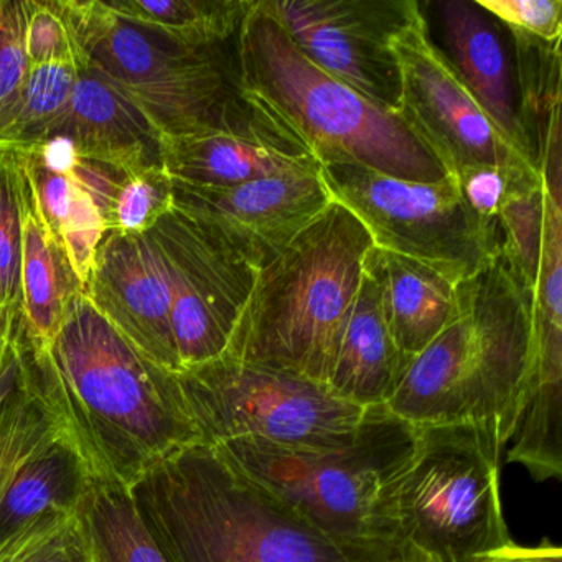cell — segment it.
I'll return each mask as SVG.
<instances>
[{
    "instance_id": "6da1fadb",
    "label": "cell",
    "mask_w": 562,
    "mask_h": 562,
    "mask_svg": "<svg viewBox=\"0 0 562 562\" xmlns=\"http://www.w3.org/2000/svg\"><path fill=\"white\" fill-rule=\"evenodd\" d=\"M38 351L94 479L131 490L167 457L202 443L177 373L140 353L87 295Z\"/></svg>"
},
{
    "instance_id": "7a4b0ae2",
    "label": "cell",
    "mask_w": 562,
    "mask_h": 562,
    "mask_svg": "<svg viewBox=\"0 0 562 562\" xmlns=\"http://www.w3.org/2000/svg\"><path fill=\"white\" fill-rule=\"evenodd\" d=\"M457 297L456 318L411 361L386 407L414 427L493 424L508 443L535 368L532 289L498 252Z\"/></svg>"
},
{
    "instance_id": "3957f363",
    "label": "cell",
    "mask_w": 562,
    "mask_h": 562,
    "mask_svg": "<svg viewBox=\"0 0 562 562\" xmlns=\"http://www.w3.org/2000/svg\"><path fill=\"white\" fill-rule=\"evenodd\" d=\"M416 436L413 424L386 406H373L341 446L294 449L232 440L212 447L334 546L345 562H404L396 492Z\"/></svg>"
},
{
    "instance_id": "277c9868",
    "label": "cell",
    "mask_w": 562,
    "mask_h": 562,
    "mask_svg": "<svg viewBox=\"0 0 562 562\" xmlns=\"http://www.w3.org/2000/svg\"><path fill=\"white\" fill-rule=\"evenodd\" d=\"M373 239L331 202L271 265L225 355L327 386Z\"/></svg>"
},
{
    "instance_id": "5b68a950",
    "label": "cell",
    "mask_w": 562,
    "mask_h": 562,
    "mask_svg": "<svg viewBox=\"0 0 562 562\" xmlns=\"http://www.w3.org/2000/svg\"><path fill=\"white\" fill-rule=\"evenodd\" d=\"M243 85L318 164H358L397 179L439 182L447 173L397 114L387 113L308 60L266 0L238 32Z\"/></svg>"
},
{
    "instance_id": "8992f818",
    "label": "cell",
    "mask_w": 562,
    "mask_h": 562,
    "mask_svg": "<svg viewBox=\"0 0 562 562\" xmlns=\"http://www.w3.org/2000/svg\"><path fill=\"white\" fill-rule=\"evenodd\" d=\"M131 493L170 562H345L206 443L167 457Z\"/></svg>"
},
{
    "instance_id": "52a82bcc",
    "label": "cell",
    "mask_w": 562,
    "mask_h": 562,
    "mask_svg": "<svg viewBox=\"0 0 562 562\" xmlns=\"http://www.w3.org/2000/svg\"><path fill=\"white\" fill-rule=\"evenodd\" d=\"M88 64L113 81L164 137L246 127L268 111L246 93L238 35L189 47L131 24L104 0H68Z\"/></svg>"
},
{
    "instance_id": "ba28073f",
    "label": "cell",
    "mask_w": 562,
    "mask_h": 562,
    "mask_svg": "<svg viewBox=\"0 0 562 562\" xmlns=\"http://www.w3.org/2000/svg\"><path fill=\"white\" fill-rule=\"evenodd\" d=\"M396 492L404 562H482L509 541L499 469L506 442L493 424L416 427Z\"/></svg>"
},
{
    "instance_id": "9c48e42d",
    "label": "cell",
    "mask_w": 562,
    "mask_h": 562,
    "mask_svg": "<svg viewBox=\"0 0 562 562\" xmlns=\"http://www.w3.org/2000/svg\"><path fill=\"white\" fill-rule=\"evenodd\" d=\"M202 443L259 440L294 449L348 442L364 411L325 384L223 355L177 373Z\"/></svg>"
},
{
    "instance_id": "30bf717a",
    "label": "cell",
    "mask_w": 562,
    "mask_h": 562,
    "mask_svg": "<svg viewBox=\"0 0 562 562\" xmlns=\"http://www.w3.org/2000/svg\"><path fill=\"white\" fill-rule=\"evenodd\" d=\"M318 173L376 248L426 262L457 282L502 252L498 228L472 212L453 177L414 182L345 162L321 164Z\"/></svg>"
},
{
    "instance_id": "8fae6325",
    "label": "cell",
    "mask_w": 562,
    "mask_h": 562,
    "mask_svg": "<svg viewBox=\"0 0 562 562\" xmlns=\"http://www.w3.org/2000/svg\"><path fill=\"white\" fill-rule=\"evenodd\" d=\"M169 274L170 322L180 368L228 351L258 272L209 229L173 209L149 232Z\"/></svg>"
},
{
    "instance_id": "7c38bea8",
    "label": "cell",
    "mask_w": 562,
    "mask_h": 562,
    "mask_svg": "<svg viewBox=\"0 0 562 562\" xmlns=\"http://www.w3.org/2000/svg\"><path fill=\"white\" fill-rule=\"evenodd\" d=\"M394 54L401 75L397 116L432 154L447 176L457 179L475 167L535 169L499 136L463 87L439 45L430 37L423 9L419 8L413 21L394 38Z\"/></svg>"
},
{
    "instance_id": "4fadbf2b",
    "label": "cell",
    "mask_w": 562,
    "mask_h": 562,
    "mask_svg": "<svg viewBox=\"0 0 562 562\" xmlns=\"http://www.w3.org/2000/svg\"><path fill=\"white\" fill-rule=\"evenodd\" d=\"M302 54L387 113L397 114L401 75L394 38L416 0H266Z\"/></svg>"
},
{
    "instance_id": "5bb4252c",
    "label": "cell",
    "mask_w": 562,
    "mask_h": 562,
    "mask_svg": "<svg viewBox=\"0 0 562 562\" xmlns=\"http://www.w3.org/2000/svg\"><path fill=\"white\" fill-rule=\"evenodd\" d=\"M318 170L233 187L173 182V209L195 220L259 272L334 202Z\"/></svg>"
},
{
    "instance_id": "9a60e30c",
    "label": "cell",
    "mask_w": 562,
    "mask_h": 562,
    "mask_svg": "<svg viewBox=\"0 0 562 562\" xmlns=\"http://www.w3.org/2000/svg\"><path fill=\"white\" fill-rule=\"evenodd\" d=\"M98 312L140 353L179 373L169 274L153 236L106 233L85 291Z\"/></svg>"
},
{
    "instance_id": "2e32d148",
    "label": "cell",
    "mask_w": 562,
    "mask_h": 562,
    "mask_svg": "<svg viewBox=\"0 0 562 562\" xmlns=\"http://www.w3.org/2000/svg\"><path fill=\"white\" fill-rule=\"evenodd\" d=\"M65 437L70 427L22 302L0 308V502L29 462Z\"/></svg>"
},
{
    "instance_id": "e0dca14e",
    "label": "cell",
    "mask_w": 562,
    "mask_h": 562,
    "mask_svg": "<svg viewBox=\"0 0 562 562\" xmlns=\"http://www.w3.org/2000/svg\"><path fill=\"white\" fill-rule=\"evenodd\" d=\"M432 8L446 45V52L440 50L443 57L499 136L535 167L522 130L515 52L508 29L476 0H440Z\"/></svg>"
},
{
    "instance_id": "ac0fdd59",
    "label": "cell",
    "mask_w": 562,
    "mask_h": 562,
    "mask_svg": "<svg viewBox=\"0 0 562 562\" xmlns=\"http://www.w3.org/2000/svg\"><path fill=\"white\" fill-rule=\"evenodd\" d=\"M160 164L172 182L193 187H233L321 169L311 150L269 113L246 127L164 137Z\"/></svg>"
},
{
    "instance_id": "d6986e66",
    "label": "cell",
    "mask_w": 562,
    "mask_h": 562,
    "mask_svg": "<svg viewBox=\"0 0 562 562\" xmlns=\"http://www.w3.org/2000/svg\"><path fill=\"white\" fill-rule=\"evenodd\" d=\"M67 137L81 159L131 172L160 164V136L133 101L88 65L48 137ZM47 137V139H48Z\"/></svg>"
},
{
    "instance_id": "ffe728a7",
    "label": "cell",
    "mask_w": 562,
    "mask_h": 562,
    "mask_svg": "<svg viewBox=\"0 0 562 562\" xmlns=\"http://www.w3.org/2000/svg\"><path fill=\"white\" fill-rule=\"evenodd\" d=\"M411 361L413 358L401 351L387 327L376 281L364 272L341 335L328 390L361 409L386 406L403 383Z\"/></svg>"
},
{
    "instance_id": "44dd1931",
    "label": "cell",
    "mask_w": 562,
    "mask_h": 562,
    "mask_svg": "<svg viewBox=\"0 0 562 562\" xmlns=\"http://www.w3.org/2000/svg\"><path fill=\"white\" fill-rule=\"evenodd\" d=\"M364 272L376 281L384 318L397 347L416 358L459 311V282L409 256L373 248Z\"/></svg>"
},
{
    "instance_id": "7402d4cb",
    "label": "cell",
    "mask_w": 562,
    "mask_h": 562,
    "mask_svg": "<svg viewBox=\"0 0 562 562\" xmlns=\"http://www.w3.org/2000/svg\"><path fill=\"white\" fill-rule=\"evenodd\" d=\"M21 157V156H19ZM22 164V160H21ZM21 302L25 327L35 347L54 341L78 294L80 281L42 212L37 190L22 164Z\"/></svg>"
},
{
    "instance_id": "603a6c76",
    "label": "cell",
    "mask_w": 562,
    "mask_h": 562,
    "mask_svg": "<svg viewBox=\"0 0 562 562\" xmlns=\"http://www.w3.org/2000/svg\"><path fill=\"white\" fill-rule=\"evenodd\" d=\"M93 472L71 437L27 463L0 502V539L35 516L77 509L87 495Z\"/></svg>"
},
{
    "instance_id": "cb8c5ba5",
    "label": "cell",
    "mask_w": 562,
    "mask_h": 562,
    "mask_svg": "<svg viewBox=\"0 0 562 562\" xmlns=\"http://www.w3.org/2000/svg\"><path fill=\"white\" fill-rule=\"evenodd\" d=\"M77 512L87 562H170L126 486L93 476Z\"/></svg>"
},
{
    "instance_id": "d4e9b609",
    "label": "cell",
    "mask_w": 562,
    "mask_h": 562,
    "mask_svg": "<svg viewBox=\"0 0 562 562\" xmlns=\"http://www.w3.org/2000/svg\"><path fill=\"white\" fill-rule=\"evenodd\" d=\"M21 156L25 172L31 177L42 212L57 241L64 248L81 288L87 291L98 249L106 235L103 215L91 193L77 176H61L45 169L29 154Z\"/></svg>"
},
{
    "instance_id": "484cf974",
    "label": "cell",
    "mask_w": 562,
    "mask_h": 562,
    "mask_svg": "<svg viewBox=\"0 0 562 562\" xmlns=\"http://www.w3.org/2000/svg\"><path fill=\"white\" fill-rule=\"evenodd\" d=\"M131 24L189 47H212L238 35L256 0H104Z\"/></svg>"
},
{
    "instance_id": "4316f807",
    "label": "cell",
    "mask_w": 562,
    "mask_h": 562,
    "mask_svg": "<svg viewBox=\"0 0 562 562\" xmlns=\"http://www.w3.org/2000/svg\"><path fill=\"white\" fill-rule=\"evenodd\" d=\"M508 31L515 52L522 130L531 162L539 170L549 127L561 114V41L544 42Z\"/></svg>"
},
{
    "instance_id": "83f0119b",
    "label": "cell",
    "mask_w": 562,
    "mask_h": 562,
    "mask_svg": "<svg viewBox=\"0 0 562 562\" xmlns=\"http://www.w3.org/2000/svg\"><path fill=\"white\" fill-rule=\"evenodd\" d=\"M535 370L562 374V205L544 190L541 258L532 288Z\"/></svg>"
},
{
    "instance_id": "f1b7e54d",
    "label": "cell",
    "mask_w": 562,
    "mask_h": 562,
    "mask_svg": "<svg viewBox=\"0 0 562 562\" xmlns=\"http://www.w3.org/2000/svg\"><path fill=\"white\" fill-rule=\"evenodd\" d=\"M496 228L503 256L525 284L535 288L544 228V186L538 170L518 169L509 173Z\"/></svg>"
},
{
    "instance_id": "f546056e",
    "label": "cell",
    "mask_w": 562,
    "mask_h": 562,
    "mask_svg": "<svg viewBox=\"0 0 562 562\" xmlns=\"http://www.w3.org/2000/svg\"><path fill=\"white\" fill-rule=\"evenodd\" d=\"M81 70L68 64L32 67L18 114L0 139V149H18L47 139L70 103Z\"/></svg>"
},
{
    "instance_id": "4dcf8cb0",
    "label": "cell",
    "mask_w": 562,
    "mask_h": 562,
    "mask_svg": "<svg viewBox=\"0 0 562 562\" xmlns=\"http://www.w3.org/2000/svg\"><path fill=\"white\" fill-rule=\"evenodd\" d=\"M173 210V182L162 166L121 173L103 210L106 233L147 235Z\"/></svg>"
},
{
    "instance_id": "1f68e13d",
    "label": "cell",
    "mask_w": 562,
    "mask_h": 562,
    "mask_svg": "<svg viewBox=\"0 0 562 562\" xmlns=\"http://www.w3.org/2000/svg\"><path fill=\"white\" fill-rule=\"evenodd\" d=\"M77 509L42 513L0 539V562H87Z\"/></svg>"
},
{
    "instance_id": "d6a6232c",
    "label": "cell",
    "mask_w": 562,
    "mask_h": 562,
    "mask_svg": "<svg viewBox=\"0 0 562 562\" xmlns=\"http://www.w3.org/2000/svg\"><path fill=\"white\" fill-rule=\"evenodd\" d=\"M24 47L31 68L58 64L87 68L90 65L78 44L77 29L68 0H29Z\"/></svg>"
},
{
    "instance_id": "836d02e7",
    "label": "cell",
    "mask_w": 562,
    "mask_h": 562,
    "mask_svg": "<svg viewBox=\"0 0 562 562\" xmlns=\"http://www.w3.org/2000/svg\"><path fill=\"white\" fill-rule=\"evenodd\" d=\"M21 157L0 149V308L21 302Z\"/></svg>"
},
{
    "instance_id": "e575fe53",
    "label": "cell",
    "mask_w": 562,
    "mask_h": 562,
    "mask_svg": "<svg viewBox=\"0 0 562 562\" xmlns=\"http://www.w3.org/2000/svg\"><path fill=\"white\" fill-rule=\"evenodd\" d=\"M29 0H0V139L18 114L31 74L24 35Z\"/></svg>"
},
{
    "instance_id": "d590c367",
    "label": "cell",
    "mask_w": 562,
    "mask_h": 562,
    "mask_svg": "<svg viewBox=\"0 0 562 562\" xmlns=\"http://www.w3.org/2000/svg\"><path fill=\"white\" fill-rule=\"evenodd\" d=\"M496 21L512 31L544 42L562 37V0H476Z\"/></svg>"
},
{
    "instance_id": "8d00e7d4",
    "label": "cell",
    "mask_w": 562,
    "mask_h": 562,
    "mask_svg": "<svg viewBox=\"0 0 562 562\" xmlns=\"http://www.w3.org/2000/svg\"><path fill=\"white\" fill-rule=\"evenodd\" d=\"M525 169H531V167H525ZM513 170L502 169V167H475L460 173L456 179L467 205L479 218L490 225H496V216L508 192L509 173Z\"/></svg>"
},
{
    "instance_id": "74e56055",
    "label": "cell",
    "mask_w": 562,
    "mask_h": 562,
    "mask_svg": "<svg viewBox=\"0 0 562 562\" xmlns=\"http://www.w3.org/2000/svg\"><path fill=\"white\" fill-rule=\"evenodd\" d=\"M482 562H562V549L548 538L536 546H521L509 541L505 548L493 552Z\"/></svg>"
}]
</instances>
